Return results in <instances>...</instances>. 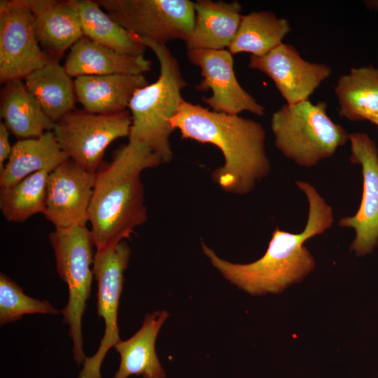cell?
<instances>
[{
    "label": "cell",
    "mask_w": 378,
    "mask_h": 378,
    "mask_svg": "<svg viewBox=\"0 0 378 378\" xmlns=\"http://www.w3.org/2000/svg\"><path fill=\"white\" fill-rule=\"evenodd\" d=\"M248 67L270 77L287 104L309 100L332 74L328 64L309 62L293 46L284 43L263 56L251 55Z\"/></svg>",
    "instance_id": "obj_13"
},
{
    "label": "cell",
    "mask_w": 378,
    "mask_h": 378,
    "mask_svg": "<svg viewBox=\"0 0 378 378\" xmlns=\"http://www.w3.org/2000/svg\"><path fill=\"white\" fill-rule=\"evenodd\" d=\"M189 61L201 69L202 80L195 88L201 92L211 90L202 101L211 111L230 115L248 111L262 116L265 108L246 91L237 79L234 59L228 50H187Z\"/></svg>",
    "instance_id": "obj_11"
},
{
    "label": "cell",
    "mask_w": 378,
    "mask_h": 378,
    "mask_svg": "<svg viewBox=\"0 0 378 378\" xmlns=\"http://www.w3.org/2000/svg\"><path fill=\"white\" fill-rule=\"evenodd\" d=\"M350 161L362 168L363 194L359 209L352 216L339 220L340 227L356 233L350 250L357 256L369 254L378 245V148L365 133L349 134Z\"/></svg>",
    "instance_id": "obj_12"
},
{
    "label": "cell",
    "mask_w": 378,
    "mask_h": 378,
    "mask_svg": "<svg viewBox=\"0 0 378 378\" xmlns=\"http://www.w3.org/2000/svg\"><path fill=\"white\" fill-rule=\"evenodd\" d=\"M152 62L144 55L122 54L81 37L70 49L64 68L71 77L109 74H144L150 71Z\"/></svg>",
    "instance_id": "obj_17"
},
{
    "label": "cell",
    "mask_w": 378,
    "mask_h": 378,
    "mask_svg": "<svg viewBox=\"0 0 378 378\" xmlns=\"http://www.w3.org/2000/svg\"><path fill=\"white\" fill-rule=\"evenodd\" d=\"M163 164L146 144L129 140L96 172L88 213L94 246L101 251L130 239L148 218L141 172Z\"/></svg>",
    "instance_id": "obj_3"
},
{
    "label": "cell",
    "mask_w": 378,
    "mask_h": 378,
    "mask_svg": "<svg viewBox=\"0 0 378 378\" xmlns=\"http://www.w3.org/2000/svg\"><path fill=\"white\" fill-rule=\"evenodd\" d=\"M56 269L69 290V300L62 309L63 322L69 326L72 339L74 358L78 365L83 363L82 318L90 298L93 277L94 246L90 229L86 223L65 229H55L49 234Z\"/></svg>",
    "instance_id": "obj_6"
},
{
    "label": "cell",
    "mask_w": 378,
    "mask_h": 378,
    "mask_svg": "<svg viewBox=\"0 0 378 378\" xmlns=\"http://www.w3.org/2000/svg\"><path fill=\"white\" fill-rule=\"evenodd\" d=\"M0 113L8 131L19 140L39 137L55 126L22 80L4 83Z\"/></svg>",
    "instance_id": "obj_21"
},
{
    "label": "cell",
    "mask_w": 378,
    "mask_h": 378,
    "mask_svg": "<svg viewBox=\"0 0 378 378\" xmlns=\"http://www.w3.org/2000/svg\"><path fill=\"white\" fill-rule=\"evenodd\" d=\"M172 125L183 139L213 144L220 150L224 164L211 177L227 192L248 194L270 172L266 132L254 120L215 112L183 99Z\"/></svg>",
    "instance_id": "obj_1"
},
{
    "label": "cell",
    "mask_w": 378,
    "mask_h": 378,
    "mask_svg": "<svg viewBox=\"0 0 378 378\" xmlns=\"http://www.w3.org/2000/svg\"><path fill=\"white\" fill-rule=\"evenodd\" d=\"M50 59L38 43L34 15L25 0H1V83L24 79Z\"/></svg>",
    "instance_id": "obj_10"
},
{
    "label": "cell",
    "mask_w": 378,
    "mask_h": 378,
    "mask_svg": "<svg viewBox=\"0 0 378 378\" xmlns=\"http://www.w3.org/2000/svg\"><path fill=\"white\" fill-rule=\"evenodd\" d=\"M50 172L42 170L0 188V209L6 220L22 223L34 214L44 213Z\"/></svg>",
    "instance_id": "obj_26"
},
{
    "label": "cell",
    "mask_w": 378,
    "mask_h": 378,
    "mask_svg": "<svg viewBox=\"0 0 378 378\" xmlns=\"http://www.w3.org/2000/svg\"><path fill=\"white\" fill-rule=\"evenodd\" d=\"M368 121L370 122L371 123L375 125L378 127V112L373 115L370 116Z\"/></svg>",
    "instance_id": "obj_29"
},
{
    "label": "cell",
    "mask_w": 378,
    "mask_h": 378,
    "mask_svg": "<svg viewBox=\"0 0 378 378\" xmlns=\"http://www.w3.org/2000/svg\"><path fill=\"white\" fill-rule=\"evenodd\" d=\"M68 1L77 13L84 36L122 54L144 55L146 46L141 39L104 13L96 1Z\"/></svg>",
    "instance_id": "obj_23"
},
{
    "label": "cell",
    "mask_w": 378,
    "mask_h": 378,
    "mask_svg": "<svg viewBox=\"0 0 378 378\" xmlns=\"http://www.w3.org/2000/svg\"><path fill=\"white\" fill-rule=\"evenodd\" d=\"M194 8L193 26L184 41L187 50L228 48L243 15L240 3L198 0Z\"/></svg>",
    "instance_id": "obj_16"
},
{
    "label": "cell",
    "mask_w": 378,
    "mask_h": 378,
    "mask_svg": "<svg viewBox=\"0 0 378 378\" xmlns=\"http://www.w3.org/2000/svg\"><path fill=\"white\" fill-rule=\"evenodd\" d=\"M140 39L155 55L160 75L154 83L137 90L130 100L129 140L148 146L164 164L172 160L169 137L175 130L172 120L183 100L181 90L187 84L177 59L166 45Z\"/></svg>",
    "instance_id": "obj_4"
},
{
    "label": "cell",
    "mask_w": 378,
    "mask_h": 378,
    "mask_svg": "<svg viewBox=\"0 0 378 378\" xmlns=\"http://www.w3.org/2000/svg\"><path fill=\"white\" fill-rule=\"evenodd\" d=\"M53 314L59 311L46 300L24 294L23 289L4 273L0 274V324L18 321L26 314Z\"/></svg>",
    "instance_id": "obj_27"
},
{
    "label": "cell",
    "mask_w": 378,
    "mask_h": 378,
    "mask_svg": "<svg viewBox=\"0 0 378 378\" xmlns=\"http://www.w3.org/2000/svg\"><path fill=\"white\" fill-rule=\"evenodd\" d=\"M119 24L140 38L158 43L181 39L190 32L194 2L189 0H97Z\"/></svg>",
    "instance_id": "obj_8"
},
{
    "label": "cell",
    "mask_w": 378,
    "mask_h": 378,
    "mask_svg": "<svg viewBox=\"0 0 378 378\" xmlns=\"http://www.w3.org/2000/svg\"><path fill=\"white\" fill-rule=\"evenodd\" d=\"M24 80L27 90L54 123L74 110V83L58 61L50 59Z\"/></svg>",
    "instance_id": "obj_22"
},
{
    "label": "cell",
    "mask_w": 378,
    "mask_h": 378,
    "mask_svg": "<svg viewBox=\"0 0 378 378\" xmlns=\"http://www.w3.org/2000/svg\"><path fill=\"white\" fill-rule=\"evenodd\" d=\"M291 31L289 22L268 10L242 15L237 32L228 50L233 55L241 52L263 56L283 43Z\"/></svg>",
    "instance_id": "obj_25"
},
{
    "label": "cell",
    "mask_w": 378,
    "mask_h": 378,
    "mask_svg": "<svg viewBox=\"0 0 378 378\" xmlns=\"http://www.w3.org/2000/svg\"><path fill=\"white\" fill-rule=\"evenodd\" d=\"M131 249L125 240L96 251L92 270L97 281V314L104 319L105 330L97 352L86 357L78 378H102L100 369L108 351L120 341L118 309L124 272L128 267Z\"/></svg>",
    "instance_id": "obj_9"
},
{
    "label": "cell",
    "mask_w": 378,
    "mask_h": 378,
    "mask_svg": "<svg viewBox=\"0 0 378 378\" xmlns=\"http://www.w3.org/2000/svg\"><path fill=\"white\" fill-rule=\"evenodd\" d=\"M132 125L127 110L109 114L74 110L55 123L52 132L69 158L95 174L106 148L115 139L129 136Z\"/></svg>",
    "instance_id": "obj_7"
},
{
    "label": "cell",
    "mask_w": 378,
    "mask_h": 378,
    "mask_svg": "<svg viewBox=\"0 0 378 378\" xmlns=\"http://www.w3.org/2000/svg\"><path fill=\"white\" fill-rule=\"evenodd\" d=\"M10 132L4 125L0 122V173L4 168V162L9 158L11 153L12 146L9 142Z\"/></svg>",
    "instance_id": "obj_28"
},
{
    "label": "cell",
    "mask_w": 378,
    "mask_h": 378,
    "mask_svg": "<svg viewBox=\"0 0 378 378\" xmlns=\"http://www.w3.org/2000/svg\"><path fill=\"white\" fill-rule=\"evenodd\" d=\"M339 113L350 121H363L378 112V68H352L335 87Z\"/></svg>",
    "instance_id": "obj_24"
},
{
    "label": "cell",
    "mask_w": 378,
    "mask_h": 378,
    "mask_svg": "<svg viewBox=\"0 0 378 378\" xmlns=\"http://www.w3.org/2000/svg\"><path fill=\"white\" fill-rule=\"evenodd\" d=\"M277 150L300 167H312L332 157L349 134L327 113L325 102L285 104L272 115Z\"/></svg>",
    "instance_id": "obj_5"
},
{
    "label": "cell",
    "mask_w": 378,
    "mask_h": 378,
    "mask_svg": "<svg viewBox=\"0 0 378 378\" xmlns=\"http://www.w3.org/2000/svg\"><path fill=\"white\" fill-rule=\"evenodd\" d=\"M168 316L167 311L147 314L141 327L134 335L127 340L119 341L114 346L120 358L114 378H127L131 375L166 378L155 352V341Z\"/></svg>",
    "instance_id": "obj_19"
},
{
    "label": "cell",
    "mask_w": 378,
    "mask_h": 378,
    "mask_svg": "<svg viewBox=\"0 0 378 378\" xmlns=\"http://www.w3.org/2000/svg\"><path fill=\"white\" fill-rule=\"evenodd\" d=\"M305 195L309 214L304 230L292 233L276 227L265 254L247 264L220 258L206 244L202 248L211 264L230 283L252 295L279 293L300 282L315 267V260L304 242L321 234L333 223L332 207L308 182L297 181Z\"/></svg>",
    "instance_id": "obj_2"
},
{
    "label": "cell",
    "mask_w": 378,
    "mask_h": 378,
    "mask_svg": "<svg viewBox=\"0 0 378 378\" xmlns=\"http://www.w3.org/2000/svg\"><path fill=\"white\" fill-rule=\"evenodd\" d=\"M70 159L59 145L52 131L37 138L18 140L0 173V188L13 186L28 176L42 171H52Z\"/></svg>",
    "instance_id": "obj_20"
},
{
    "label": "cell",
    "mask_w": 378,
    "mask_h": 378,
    "mask_svg": "<svg viewBox=\"0 0 378 378\" xmlns=\"http://www.w3.org/2000/svg\"><path fill=\"white\" fill-rule=\"evenodd\" d=\"M77 100L86 111L109 114L127 110L135 92L147 85L144 74L83 76L74 81Z\"/></svg>",
    "instance_id": "obj_18"
},
{
    "label": "cell",
    "mask_w": 378,
    "mask_h": 378,
    "mask_svg": "<svg viewBox=\"0 0 378 378\" xmlns=\"http://www.w3.org/2000/svg\"><path fill=\"white\" fill-rule=\"evenodd\" d=\"M32 13L36 37L44 52L58 61L83 36L77 13L69 1L25 0Z\"/></svg>",
    "instance_id": "obj_15"
},
{
    "label": "cell",
    "mask_w": 378,
    "mask_h": 378,
    "mask_svg": "<svg viewBox=\"0 0 378 378\" xmlns=\"http://www.w3.org/2000/svg\"><path fill=\"white\" fill-rule=\"evenodd\" d=\"M95 177L71 159L49 173L43 214L55 229L88 222Z\"/></svg>",
    "instance_id": "obj_14"
}]
</instances>
